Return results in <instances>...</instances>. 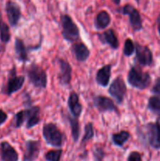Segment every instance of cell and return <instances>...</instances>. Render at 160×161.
I'll return each mask as SVG.
<instances>
[{
  "label": "cell",
  "mask_w": 160,
  "mask_h": 161,
  "mask_svg": "<svg viewBox=\"0 0 160 161\" xmlns=\"http://www.w3.org/2000/svg\"><path fill=\"white\" fill-rule=\"evenodd\" d=\"M42 134L45 142L53 147L60 148L64 144V134L53 123H47L44 124Z\"/></svg>",
  "instance_id": "cell-1"
},
{
  "label": "cell",
  "mask_w": 160,
  "mask_h": 161,
  "mask_svg": "<svg viewBox=\"0 0 160 161\" xmlns=\"http://www.w3.org/2000/svg\"><path fill=\"white\" fill-rule=\"evenodd\" d=\"M61 35L66 41L74 43L79 39L80 33L78 27L68 14L61 16Z\"/></svg>",
  "instance_id": "cell-2"
},
{
  "label": "cell",
  "mask_w": 160,
  "mask_h": 161,
  "mask_svg": "<svg viewBox=\"0 0 160 161\" xmlns=\"http://www.w3.org/2000/svg\"><path fill=\"white\" fill-rule=\"evenodd\" d=\"M129 84L139 90L147 89L151 84L152 78L150 74L144 72L134 66H131L127 75Z\"/></svg>",
  "instance_id": "cell-3"
},
{
  "label": "cell",
  "mask_w": 160,
  "mask_h": 161,
  "mask_svg": "<svg viewBox=\"0 0 160 161\" xmlns=\"http://www.w3.org/2000/svg\"><path fill=\"white\" fill-rule=\"evenodd\" d=\"M29 82L36 88L45 89L47 86V74L43 68L36 63H31L27 69Z\"/></svg>",
  "instance_id": "cell-4"
},
{
  "label": "cell",
  "mask_w": 160,
  "mask_h": 161,
  "mask_svg": "<svg viewBox=\"0 0 160 161\" xmlns=\"http://www.w3.org/2000/svg\"><path fill=\"white\" fill-rule=\"evenodd\" d=\"M117 12L120 13L123 15L129 16L130 26L133 28V31H139L143 28V22L141 14H140L139 11L133 6L130 4H126L118 9Z\"/></svg>",
  "instance_id": "cell-5"
},
{
  "label": "cell",
  "mask_w": 160,
  "mask_h": 161,
  "mask_svg": "<svg viewBox=\"0 0 160 161\" xmlns=\"http://www.w3.org/2000/svg\"><path fill=\"white\" fill-rule=\"evenodd\" d=\"M127 88L123 79L121 76H118L112 81L108 88V93L110 95L115 99L116 102L119 105L123 102L124 97L126 94Z\"/></svg>",
  "instance_id": "cell-6"
},
{
  "label": "cell",
  "mask_w": 160,
  "mask_h": 161,
  "mask_svg": "<svg viewBox=\"0 0 160 161\" xmlns=\"http://www.w3.org/2000/svg\"><path fill=\"white\" fill-rule=\"evenodd\" d=\"M147 141L153 149H160V119L155 123H149L145 126Z\"/></svg>",
  "instance_id": "cell-7"
},
{
  "label": "cell",
  "mask_w": 160,
  "mask_h": 161,
  "mask_svg": "<svg viewBox=\"0 0 160 161\" xmlns=\"http://www.w3.org/2000/svg\"><path fill=\"white\" fill-rule=\"evenodd\" d=\"M93 103L94 107L99 113H106V112H115L118 114L119 109L115 105L112 99L103 95H97L93 98Z\"/></svg>",
  "instance_id": "cell-8"
},
{
  "label": "cell",
  "mask_w": 160,
  "mask_h": 161,
  "mask_svg": "<svg viewBox=\"0 0 160 161\" xmlns=\"http://www.w3.org/2000/svg\"><path fill=\"white\" fill-rule=\"evenodd\" d=\"M136 59L142 66H149L153 62V56L150 49L147 46L141 45L136 42L135 44Z\"/></svg>",
  "instance_id": "cell-9"
},
{
  "label": "cell",
  "mask_w": 160,
  "mask_h": 161,
  "mask_svg": "<svg viewBox=\"0 0 160 161\" xmlns=\"http://www.w3.org/2000/svg\"><path fill=\"white\" fill-rule=\"evenodd\" d=\"M41 144L39 141L28 140L25 142L23 161H35L40 153Z\"/></svg>",
  "instance_id": "cell-10"
},
{
  "label": "cell",
  "mask_w": 160,
  "mask_h": 161,
  "mask_svg": "<svg viewBox=\"0 0 160 161\" xmlns=\"http://www.w3.org/2000/svg\"><path fill=\"white\" fill-rule=\"evenodd\" d=\"M24 81V75H17L16 74L15 69H13L6 86V91H5L6 94L8 95H11L13 93L20 91L23 86Z\"/></svg>",
  "instance_id": "cell-11"
},
{
  "label": "cell",
  "mask_w": 160,
  "mask_h": 161,
  "mask_svg": "<svg viewBox=\"0 0 160 161\" xmlns=\"http://www.w3.org/2000/svg\"><path fill=\"white\" fill-rule=\"evenodd\" d=\"M58 64H59V72L57 74V78L60 84L62 86H67L70 84L72 80V66L64 59L58 60Z\"/></svg>",
  "instance_id": "cell-12"
},
{
  "label": "cell",
  "mask_w": 160,
  "mask_h": 161,
  "mask_svg": "<svg viewBox=\"0 0 160 161\" xmlns=\"http://www.w3.org/2000/svg\"><path fill=\"white\" fill-rule=\"evenodd\" d=\"M6 12L10 26L17 25L21 17V9L17 3L13 1H8L6 5Z\"/></svg>",
  "instance_id": "cell-13"
},
{
  "label": "cell",
  "mask_w": 160,
  "mask_h": 161,
  "mask_svg": "<svg viewBox=\"0 0 160 161\" xmlns=\"http://www.w3.org/2000/svg\"><path fill=\"white\" fill-rule=\"evenodd\" d=\"M98 39L102 43L107 44L113 50H117L119 47V39L112 28L106 30L98 35Z\"/></svg>",
  "instance_id": "cell-14"
},
{
  "label": "cell",
  "mask_w": 160,
  "mask_h": 161,
  "mask_svg": "<svg viewBox=\"0 0 160 161\" xmlns=\"http://www.w3.org/2000/svg\"><path fill=\"white\" fill-rule=\"evenodd\" d=\"M2 161H18L19 155L16 149L8 142H3L0 145Z\"/></svg>",
  "instance_id": "cell-15"
},
{
  "label": "cell",
  "mask_w": 160,
  "mask_h": 161,
  "mask_svg": "<svg viewBox=\"0 0 160 161\" xmlns=\"http://www.w3.org/2000/svg\"><path fill=\"white\" fill-rule=\"evenodd\" d=\"M72 53L75 56V59L79 62H84L89 58L90 51L89 48L83 42H75L71 47Z\"/></svg>",
  "instance_id": "cell-16"
},
{
  "label": "cell",
  "mask_w": 160,
  "mask_h": 161,
  "mask_svg": "<svg viewBox=\"0 0 160 161\" xmlns=\"http://www.w3.org/2000/svg\"><path fill=\"white\" fill-rule=\"evenodd\" d=\"M67 106L72 116L78 118L83 112V105L79 102V97L75 91H72L69 94L67 99Z\"/></svg>",
  "instance_id": "cell-17"
},
{
  "label": "cell",
  "mask_w": 160,
  "mask_h": 161,
  "mask_svg": "<svg viewBox=\"0 0 160 161\" xmlns=\"http://www.w3.org/2000/svg\"><path fill=\"white\" fill-rule=\"evenodd\" d=\"M111 74V64H105L100 68L96 74V81L97 84L103 87L108 86L109 83L110 78Z\"/></svg>",
  "instance_id": "cell-18"
},
{
  "label": "cell",
  "mask_w": 160,
  "mask_h": 161,
  "mask_svg": "<svg viewBox=\"0 0 160 161\" xmlns=\"http://www.w3.org/2000/svg\"><path fill=\"white\" fill-rule=\"evenodd\" d=\"M111 16L106 10H101L97 14L94 21V26L97 30H104L109 26L111 23Z\"/></svg>",
  "instance_id": "cell-19"
},
{
  "label": "cell",
  "mask_w": 160,
  "mask_h": 161,
  "mask_svg": "<svg viewBox=\"0 0 160 161\" xmlns=\"http://www.w3.org/2000/svg\"><path fill=\"white\" fill-rule=\"evenodd\" d=\"M14 48H15V53L18 61L22 62H26L28 60V50H27L25 44L22 39L20 38H16L15 44H14Z\"/></svg>",
  "instance_id": "cell-20"
},
{
  "label": "cell",
  "mask_w": 160,
  "mask_h": 161,
  "mask_svg": "<svg viewBox=\"0 0 160 161\" xmlns=\"http://www.w3.org/2000/svg\"><path fill=\"white\" fill-rule=\"evenodd\" d=\"M40 108L39 106L30 107V114L26 121V128L31 129L40 122Z\"/></svg>",
  "instance_id": "cell-21"
},
{
  "label": "cell",
  "mask_w": 160,
  "mask_h": 161,
  "mask_svg": "<svg viewBox=\"0 0 160 161\" xmlns=\"http://www.w3.org/2000/svg\"><path fill=\"white\" fill-rule=\"evenodd\" d=\"M67 120H68L69 124H70L71 131H72V139L74 142H77L79 139L80 136V125L78 118L75 117L74 116L67 114Z\"/></svg>",
  "instance_id": "cell-22"
},
{
  "label": "cell",
  "mask_w": 160,
  "mask_h": 161,
  "mask_svg": "<svg viewBox=\"0 0 160 161\" xmlns=\"http://www.w3.org/2000/svg\"><path fill=\"white\" fill-rule=\"evenodd\" d=\"M131 135L127 130H121L119 133L113 134L111 135V141L115 146L118 147H122L125 142L130 139Z\"/></svg>",
  "instance_id": "cell-23"
},
{
  "label": "cell",
  "mask_w": 160,
  "mask_h": 161,
  "mask_svg": "<svg viewBox=\"0 0 160 161\" xmlns=\"http://www.w3.org/2000/svg\"><path fill=\"white\" fill-rule=\"evenodd\" d=\"M30 114V108H27V109L21 110V111L18 112L17 113H16L15 116L13 117V127L15 128H18L20 127L23 125L24 122L27 121L28 116Z\"/></svg>",
  "instance_id": "cell-24"
},
{
  "label": "cell",
  "mask_w": 160,
  "mask_h": 161,
  "mask_svg": "<svg viewBox=\"0 0 160 161\" xmlns=\"http://www.w3.org/2000/svg\"><path fill=\"white\" fill-rule=\"evenodd\" d=\"M147 108L156 114L160 119V98L158 97H151L147 102Z\"/></svg>",
  "instance_id": "cell-25"
},
{
  "label": "cell",
  "mask_w": 160,
  "mask_h": 161,
  "mask_svg": "<svg viewBox=\"0 0 160 161\" xmlns=\"http://www.w3.org/2000/svg\"><path fill=\"white\" fill-rule=\"evenodd\" d=\"M94 137V128L93 124L92 123H88L85 125L84 128V135H83V138L81 140V144H84V143L87 142L90 139H92Z\"/></svg>",
  "instance_id": "cell-26"
},
{
  "label": "cell",
  "mask_w": 160,
  "mask_h": 161,
  "mask_svg": "<svg viewBox=\"0 0 160 161\" xmlns=\"http://www.w3.org/2000/svg\"><path fill=\"white\" fill-rule=\"evenodd\" d=\"M11 34L9 28L5 22L2 21L0 25V39L3 43H7L10 40Z\"/></svg>",
  "instance_id": "cell-27"
},
{
  "label": "cell",
  "mask_w": 160,
  "mask_h": 161,
  "mask_svg": "<svg viewBox=\"0 0 160 161\" xmlns=\"http://www.w3.org/2000/svg\"><path fill=\"white\" fill-rule=\"evenodd\" d=\"M62 153V149L50 150L45 153V155H44V158L46 161H61Z\"/></svg>",
  "instance_id": "cell-28"
},
{
  "label": "cell",
  "mask_w": 160,
  "mask_h": 161,
  "mask_svg": "<svg viewBox=\"0 0 160 161\" xmlns=\"http://www.w3.org/2000/svg\"><path fill=\"white\" fill-rule=\"evenodd\" d=\"M135 51V44L131 39H126L124 42L123 54L125 57H130Z\"/></svg>",
  "instance_id": "cell-29"
},
{
  "label": "cell",
  "mask_w": 160,
  "mask_h": 161,
  "mask_svg": "<svg viewBox=\"0 0 160 161\" xmlns=\"http://www.w3.org/2000/svg\"><path fill=\"white\" fill-rule=\"evenodd\" d=\"M93 161H103L105 157V152L100 146H95L92 149Z\"/></svg>",
  "instance_id": "cell-30"
},
{
  "label": "cell",
  "mask_w": 160,
  "mask_h": 161,
  "mask_svg": "<svg viewBox=\"0 0 160 161\" xmlns=\"http://www.w3.org/2000/svg\"><path fill=\"white\" fill-rule=\"evenodd\" d=\"M127 161H142L141 154L137 151H133L128 155Z\"/></svg>",
  "instance_id": "cell-31"
},
{
  "label": "cell",
  "mask_w": 160,
  "mask_h": 161,
  "mask_svg": "<svg viewBox=\"0 0 160 161\" xmlns=\"http://www.w3.org/2000/svg\"><path fill=\"white\" fill-rule=\"evenodd\" d=\"M152 92L153 94H158L160 95V77L156 79L155 83H154L153 86L152 88Z\"/></svg>",
  "instance_id": "cell-32"
},
{
  "label": "cell",
  "mask_w": 160,
  "mask_h": 161,
  "mask_svg": "<svg viewBox=\"0 0 160 161\" xmlns=\"http://www.w3.org/2000/svg\"><path fill=\"white\" fill-rule=\"evenodd\" d=\"M7 114L3 110L0 109V126L6 122V119H7Z\"/></svg>",
  "instance_id": "cell-33"
},
{
  "label": "cell",
  "mask_w": 160,
  "mask_h": 161,
  "mask_svg": "<svg viewBox=\"0 0 160 161\" xmlns=\"http://www.w3.org/2000/svg\"><path fill=\"white\" fill-rule=\"evenodd\" d=\"M157 23H158V33H159V36H160V14L158 15V18H157Z\"/></svg>",
  "instance_id": "cell-34"
},
{
  "label": "cell",
  "mask_w": 160,
  "mask_h": 161,
  "mask_svg": "<svg viewBox=\"0 0 160 161\" xmlns=\"http://www.w3.org/2000/svg\"><path fill=\"white\" fill-rule=\"evenodd\" d=\"M111 1H112L115 4L117 5V6L118 5L120 4V3H121V0H111Z\"/></svg>",
  "instance_id": "cell-35"
},
{
  "label": "cell",
  "mask_w": 160,
  "mask_h": 161,
  "mask_svg": "<svg viewBox=\"0 0 160 161\" xmlns=\"http://www.w3.org/2000/svg\"><path fill=\"white\" fill-rule=\"evenodd\" d=\"M2 23V17H1V14H0V25H1Z\"/></svg>",
  "instance_id": "cell-36"
},
{
  "label": "cell",
  "mask_w": 160,
  "mask_h": 161,
  "mask_svg": "<svg viewBox=\"0 0 160 161\" xmlns=\"http://www.w3.org/2000/svg\"><path fill=\"white\" fill-rule=\"evenodd\" d=\"M136 2H139V1H140V0H136Z\"/></svg>",
  "instance_id": "cell-37"
}]
</instances>
